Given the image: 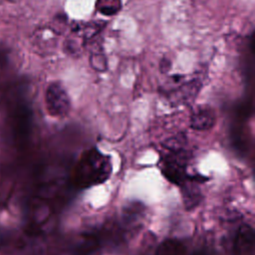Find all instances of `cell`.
<instances>
[{
  "mask_svg": "<svg viewBox=\"0 0 255 255\" xmlns=\"http://www.w3.org/2000/svg\"><path fill=\"white\" fill-rule=\"evenodd\" d=\"M111 169L108 158L97 150H90L79 161L75 171V184L81 188L100 184L109 177Z\"/></svg>",
  "mask_w": 255,
  "mask_h": 255,
  "instance_id": "obj_1",
  "label": "cell"
},
{
  "mask_svg": "<svg viewBox=\"0 0 255 255\" xmlns=\"http://www.w3.org/2000/svg\"><path fill=\"white\" fill-rule=\"evenodd\" d=\"M46 105L50 115L64 117L71 109L70 98L60 83H52L46 91Z\"/></svg>",
  "mask_w": 255,
  "mask_h": 255,
  "instance_id": "obj_2",
  "label": "cell"
},
{
  "mask_svg": "<svg viewBox=\"0 0 255 255\" xmlns=\"http://www.w3.org/2000/svg\"><path fill=\"white\" fill-rule=\"evenodd\" d=\"M215 124V113L209 106L197 107L190 118V127L198 130L211 128Z\"/></svg>",
  "mask_w": 255,
  "mask_h": 255,
  "instance_id": "obj_3",
  "label": "cell"
},
{
  "mask_svg": "<svg viewBox=\"0 0 255 255\" xmlns=\"http://www.w3.org/2000/svg\"><path fill=\"white\" fill-rule=\"evenodd\" d=\"M253 231L249 226H242L235 237L233 243V251L235 255H246L252 250Z\"/></svg>",
  "mask_w": 255,
  "mask_h": 255,
  "instance_id": "obj_4",
  "label": "cell"
},
{
  "mask_svg": "<svg viewBox=\"0 0 255 255\" xmlns=\"http://www.w3.org/2000/svg\"><path fill=\"white\" fill-rule=\"evenodd\" d=\"M199 82L198 81H192L188 83H184L181 85L178 89L174 90L173 93V99L174 101H189L195 95L198 93V88H199Z\"/></svg>",
  "mask_w": 255,
  "mask_h": 255,
  "instance_id": "obj_5",
  "label": "cell"
},
{
  "mask_svg": "<svg viewBox=\"0 0 255 255\" xmlns=\"http://www.w3.org/2000/svg\"><path fill=\"white\" fill-rule=\"evenodd\" d=\"M184 245L175 239H167L163 241L156 250V255H184Z\"/></svg>",
  "mask_w": 255,
  "mask_h": 255,
  "instance_id": "obj_6",
  "label": "cell"
},
{
  "mask_svg": "<svg viewBox=\"0 0 255 255\" xmlns=\"http://www.w3.org/2000/svg\"><path fill=\"white\" fill-rule=\"evenodd\" d=\"M97 8L105 15H112L120 10L121 0H98Z\"/></svg>",
  "mask_w": 255,
  "mask_h": 255,
  "instance_id": "obj_7",
  "label": "cell"
}]
</instances>
